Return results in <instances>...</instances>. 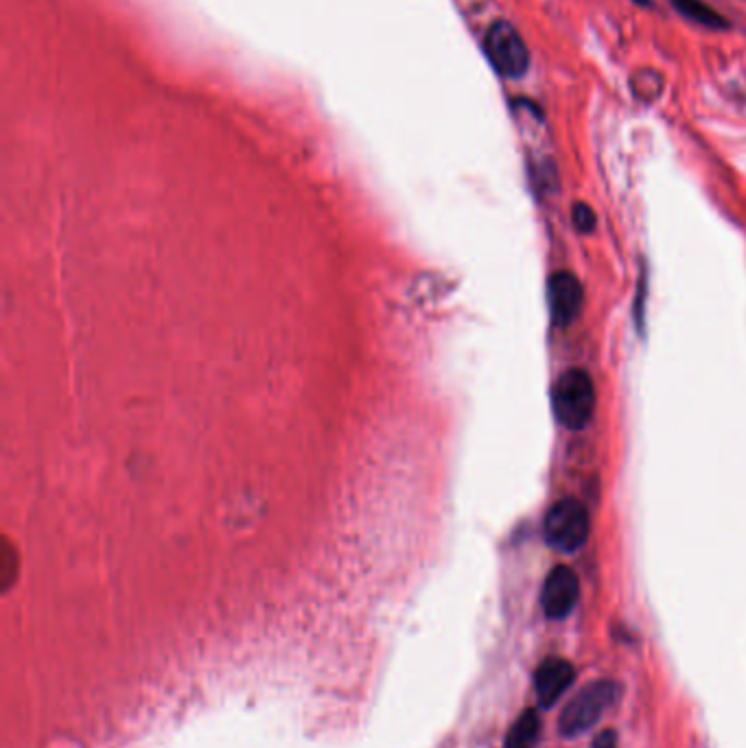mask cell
I'll return each mask as SVG.
<instances>
[{
    "mask_svg": "<svg viewBox=\"0 0 746 748\" xmlns=\"http://www.w3.org/2000/svg\"><path fill=\"white\" fill-rule=\"evenodd\" d=\"M580 597V582L573 569L560 564L549 571L540 591V604L549 619L567 617Z\"/></svg>",
    "mask_w": 746,
    "mask_h": 748,
    "instance_id": "5",
    "label": "cell"
},
{
    "mask_svg": "<svg viewBox=\"0 0 746 748\" xmlns=\"http://www.w3.org/2000/svg\"><path fill=\"white\" fill-rule=\"evenodd\" d=\"M672 7L689 22L693 24H700V26H707V28H726L728 22L718 13L713 11L709 4H704L702 0H669Z\"/></svg>",
    "mask_w": 746,
    "mask_h": 748,
    "instance_id": "9",
    "label": "cell"
},
{
    "mask_svg": "<svg viewBox=\"0 0 746 748\" xmlns=\"http://www.w3.org/2000/svg\"><path fill=\"white\" fill-rule=\"evenodd\" d=\"M619 687L610 680H593L586 687H582L562 709L558 720V731L564 737H575L584 731H588L604 711L617 700Z\"/></svg>",
    "mask_w": 746,
    "mask_h": 748,
    "instance_id": "2",
    "label": "cell"
},
{
    "mask_svg": "<svg viewBox=\"0 0 746 748\" xmlns=\"http://www.w3.org/2000/svg\"><path fill=\"white\" fill-rule=\"evenodd\" d=\"M540 737V717L534 709H525L508 728L505 748H534Z\"/></svg>",
    "mask_w": 746,
    "mask_h": 748,
    "instance_id": "8",
    "label": "cell"
},
{
    "mask_svg": "<svg viewBox=\"0 0 746 748\" xmlns=\"http://www.w3.org/2000/svg\"><path fill=\"white\" fill-rule=\"evenodd\" d=\"M632 92L641 98H654L661 92V74L654 70H641L632 79Z\"/></svg>",
    "mask_w": 746,
    "mask_h": 748,
    "instance_id": "10",
    "label": "cell"
},
{
    "mask_svg": "<svg viewBox=\"0 0 746 748\" xmlns=\"http://www.w3.org/2000/svg\"><path fill=\"white\" fill-rule=\"evenodd\" d=\"M483 48L494 70L508 79H518L529 68L527 44L505 20H497L490 24L483 37Z\"/></svg>",
    "mask_w": 746,
    "mask_h": 748,
    "instance_id": "3",
    "label": "cell"
},
{
    "mask_svg": "<svg viewBox=\"0 0 746 748\" xmlns=\"http://www.w3.org/2000/svg\"><path fill=\"white\" fill-rule=\"evenodd\" d=\"M575 678V669L567 658H545L534 671V691L543 709L558 702Z\"/></svg>",
    "mask_w": 746,
    "mask_h": 748,
    "instance_id": "6",
    "label": "cell"
},
{
    "mask_svg": "<svg viewBox=\"0 0 746 748\" xmlns=\"http://www.w3.org/2000/svg\"><path fill=\"white\" fill-rule=\"evenodd\" d=\"M617 746V735H615V731H604V733H599L597 737H595V741H593V748H615Z\"/></svg>",
    "mask_w": 746,
    "mask_h": 748,
    "instance_id": "12",
    "label": "cell"
},
{
    "mask_svg": "<svg viewBox=\"0 0 746 748\" xmlns=\"http://www.w3.org/2000/svg\"><path fill=\"white\" fill-rule=\"evenodd\" d=\"M634 2H639V4H648V0H634Z\"/></svg>",
    "mask_w": 746,
    "mask_h": 748,
    "instance_id": "13",
    "label": "cell"
},
{
    "mask_svg": "<svg viewBox=\"0 0 746 748\" xmlns=\"http://www.w3.org/2000/svg\"><path fill=\"white\" fill-rule=\"evenodd\" d=\"M573 223L580 232H591L595 227V214L586 203L573 206Z\"/></svg>",
    "mask_w": 746,
    "mask_h": 748,
    "instance_id": "11",
    "label": "cell"
},
{
    "mask_svg": "<svg viewBox=\"0 0 746 748\" xmlns=\"http://www.w3.org/2000/svg\"><path fill=\"white\" fill-rule=\"evenodd\" d=\"M551 402L556 418L567 429H582L591 420L595 407V389L588 372L573 367L560 374L551 391Z\"/></svg>",
    "mask_w": 746,
    "mask_h": 748,
    "instance_id": "1",
    "label": "cell"
},
{
    "mask_svg": "<svg viewBox=\"0 0 746 748\" xmlns=\"http://www.w3.org/2000/svg\"><path fill=\"white\" fill-rule=\"evenodd\" d=\"M588 512L578 499H560L545 516V538L558 551H575L588 538Z\"/></svg>",
    "mask_w": 746,
    "mask_h": 748,
    "instance_id": "4",
    "label": "cell"
},
{
    "mask_svg": "<svg viewBox=\"0 0 746 748\" xmlns=\"http://www.w3.org/2000/svg\"><path fill=\"white\" fill-rule=\"evenodd\" d=\"M582 284L573 273L558 271L549 278V311L558 326H567L582 308Z\"/></svg>",
    "mask_w": 746,
    "mask_h": 748,
    "instance_id": "7",
    "label": "cell"
}]
</instances>
